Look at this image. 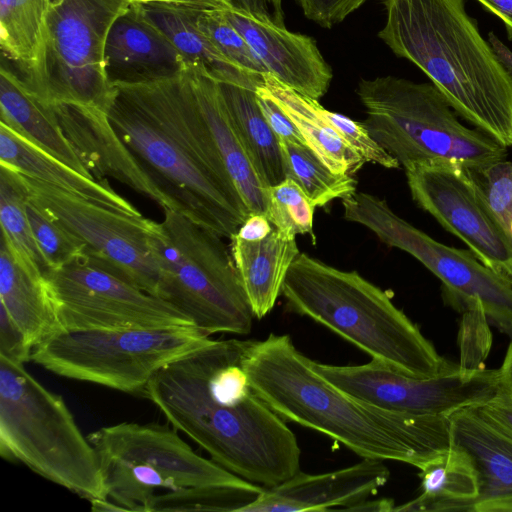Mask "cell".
Instances as JSON below:
<instances>
[{"label":"cell","instance_id":"cell-1","mask_svg":"<svg viewBox=\"0 0 512 512\" xmlns=\"http://www.w3.org/2000/svg\"><path fill=\"white\" fill-rule=\"evenodd\" d=\"M250 343L212 339L162 368L143 397L214 462L269 488L300 471L301 450L285 420L252 390L243 367Z\"/></svg>","mask_w":512,"mask_h":512},{"label":"cell","instance_id":"cell-2","mask_svg":"<svg viewBox=\"0 0 512 512\" xmlns=\"http://www.w3.org/2000/svg\"><path fill=\"white\" fill-rule=\"evenodd\" d=\"M113 88L109 121L169 210L230 240L250 211L213 144L187 70Z\"/></svg>","mask_w":512,"mask_h":512},{"label":"cell","instance_id":"cell-3","mask_svg":"<svg viewBox=\"0 0 512 512\" xmlns=\"http://www.w3.org/2000/svg\"><path fill=\"white\" fill-rule=\"evenodd\" d=\"M243 367L252 390L282 419L325 434L363 459L421 469L450 448L448 416L384 410L344 392L288 335L251 340Z\"/></svg>","mask_w":512,"mask_h":512},{"label":"cell","instance_id":"cell-4","mask_svg":"<svg viewBox=\"0 0 512 512\" xmlns=\"http://www.w3.org/2000/svg\"><path fill=\"white\" fill-rule=\"evenodd\" d=\"M379 38L419 67L455 112L512 146V76L481 36L463 0H382Z\"/></svg>","mask_w":512,"mask_h":512},{"label":"cell","instance_id":"cell-5","mask_svg":"<svg viewBox=\"0 0 512 512\" xmlns=\"http://www.w3.org/2000/svg\"><path fill=\"white\" fill-rule=\"evenodd\" d=\"M288 308L401 373L432 377L459 368L444 359L388 293L357 271L299 253L284 280Z\"/></svg>","mask_w":512,"mask_h":512},{"label":"cell","instance_id":"cell-6","mask_svg":"<svg viewBox=\"0 0 512 512\" xmlns=\"http://www.w3.org/2000/svg\"><path fill=\"white\" fill-rule=\"evenodd\" d=\"M0 454L87 499L108 498L98 454L64 399L0 357Z\"/></svg>","mask_w":512,"mask_h":512},{"label":"cell","instance_id":"cell-7","mask_svg":"<svg viewBox=\"0 0 512 512\" xmlns=\"http://www.w3.org/2000/svg\"><path fill=\"white\" fill-rule=\"evenodd\" d=\"M357 95L368 132L403 168L447 161L476 171L506 158L507 148L464 125L433 83L376 77L361 80Z\"/></svg>","mask_w":512,"mask_h":512},{"label":"cell","instance_id":"cell-8","mask_svg":"<svg viewBox=\"0 0 512 512\" xmlns=\"http://www.w3.org/2000/svg\"><path fill=\"white\" fill-rule=\"evenodd\" d=\"M163 212V220H150L148 228L160 275V298L208 335L250 333L255 316L230 247L221 236L184 215Z\"/></svg>","mask_w":512,"mask_h":512},{"label":"cell","instance_id":"cell-9","mask_svg":"<svg viewBox=\"0 0 512 512\" xmlns=\"http://www.w3.org/2000/svg\"><path fill=\"white\" fill-rule=\"evenodd\" d=\"M127 0H50L37 58L28 66L5 65L45 104L74 103L108 110L114 88L104 69L108 32Z\"/></svg>","mask_w":512,"mask_h":512},{"label":"cell","instance_id":"cell-10","mask_svg":"<svg viewBox=\"0 0 512 512\" xmlns=\"http://www.w3.org/2000/svg\"><path fill=\"white\" fill-rule=\"evenodd\" d=\"M87 437L98 454L107 497L125 511L148 512L159 491L255 484L197 454L168 425L122 422Z\"/></svg>","mask_w":512,"mask_h":512},{"label":"cell","instance_id":"cell-11","mask_svg":"<svg viewBox=\"0 0 512 512\" xmlns=\"http://www.w3.org/2000/svg\"><path fill=\"white\" fill-rule=\"evenodd\" d=\"M193 325L59 331L32 350L31 361L61 377L143 396L165 366L212 339Z\"/></svg>","mask_w":512,"mask_h":512},{"label":"cell","instance_id":"cell-12","mask_svg":"<svg viewBox=\"0 0 512 512\" xmlns=\"http://www.w3.org/2000/svg\"><path fill=\"white\" fill-rule=\"evenodd\" d=\"M344 218L365 226L385 244L403 250L439 278L449 302L460 310L480 302L489 323L512 339V282L471 252L440 243L399 217L372 194L342 199Z\"/></svg>","mask_w":512,"mask_h":512},{"label":"cell","instance_id":"cell-13","mask_svg":"<svg viewBox=\"0 0 512 512\" xmlns=\"http://www.w3.org/2000/svg\"><path fill=\"white\" fill-rule=\"evenodd\" d=\"M45 278L61 331L193 325L166 300L139 289L87 257L51 269Z\"/></svg>","mask_w":512,"mask_h":512},{"label":"cell","instance_id":"cell-14","mask_svg":"<svg viewBox=\"0 0 512 512\" xmlns=\"http://www.w3.org/2000/svg\"><path fill=\"white\" fill-rule=\"evenodd\" d=\"M20 176L29 198L82 242L85 257L160 298V275L148 241L150 219Z\"/></svg>","mask_w":512,"mask_h":512},{"label":"cell","instance_id":"cell-15","mask_svg":"<svg viewBox=\"0 0 512 512\" xmlns=\"http://www.w3.org/2000/svg\"><path fill=\"white\" fill-rule=\"evenodd\" d=\"M316 370L344 392L384 410L449 416L483 404L502 388L499 369H461L432 377L401 373L379 361L355 366L315 362Z\"/></svg>","mask_w":512,"mask_h":512},{"label":"cell","instance_id":"cell-16","mask_svg":"<svg viewBox=\"0 0 512 512\" xmlns=\"http://www.w3.org/2000/svg\"><path fill=\"white\" fill-rule=\"evenodd\" d=\"M415 203L459 238L486 267L512 282V243L464 166L430 161L404 168Z\"/></svg>","mask_w":512,"mask_h":512},{"label":"cell","instance_id":"cell-17","mask_svg":"<svg viewBox=\"0 0 512 512\" xmlns=\"http://www.w3.org/2000/svg\"><path fill=\"white\" fill-rule=\"evenodd\" d=\"M224 13L248 42L267 74L306 97L319 100L326 94L332 71L311 37L287 30L272 17H259L234 8Z\"/></svg>","mask_w":512,"mask_h":512},{"label":"cell","instance_id":"cell-18","mask_svg":"<svg viewBox=\"0 0 512 512\" xmlns=\"http://www.w3.org/2000/svg\"><path fill=\"white\" fill-rule=\"evenodd\" d=\"M58 123L85 169L97 180L111 177L155 201L169 202L112 127L107 112L74 103H52Z\"/></svg>","mask_w":512,"mask_h":512},{"label":"cell","instance_id":"cell-19","mask_svg":"<svg viewBox=\"0 0 512 512\" xmlns=\"http://www.w3.org/2000/svg\"><path fill=\"white\" fill-rule=\"evenodd\" d=\"M390 476L382 460L364 458L352 466L323 474L299 471L290 479L264 490L242 512L327 511L368 499Z\"/></svg>","mask_w":512,"mask_h":512},{"label":"cell","instance_id":"cell-20","mask_svg":"<svg viewBox=\"0 0 512 512\" xmlns=\"http://www.w3.org/2000/svg\"><path fill=\"white\" fill-rule=\"evenodd\" d=\"M104 69L113 88L173 79L188 67L171 41L144 17L139 5L130 4L108 32Z\"/></svg>","mask_w":512,"mask_h":512},{"label":"cell","instance_id":"cell-21","mask_svg":"<svg viewBox=\"0 0 512 512\" xmlns=\"http://www.w3.org/2000/svg\"><path fill=\"white\" fill-rule=\"evenodd\" d=\"M450 446L462 451L476 475L473 512H512V436L474 406L448 416Z\"/></svg>","mask_w":512,"mask_h":512},{"label":"cell","instance_id":"cell-22","mask_svg":"<svg viewBox=\"0 0 512 512\" xmlns=\"http://www.w3.org/2000/svg\"><path fill=\"white\" fill-rule=\"evenodd\" d=\"M135 4V3H134ZM144 17L171 41L188 69L198 70L219 83H231L256 90L264 75L249 73L228 60L200 29L201 9L165 4H138Z\"/></svg>","mask_w":512,"mask_h":512},{"label":"cell","instance_id":"cell-23","mask_svg":"<svg viewBox=\"0 0 512 512\" xmlns=\"http://www.w3.org/2000/svg\"><path fill=\"white\" fill-rule=\"evenodd\" d=\"M231 254L255 318L261 319L281 295L288 270L299 255L296 235L277 228L264 239L247 241L236 234Z\"/></svg>","mask_w":512,"mask_h":512},{"label":"cell","instance_id":"cell-24","mask_svg":"<svg viewBox=\"0 0 512 512\" xmlns=\"http://www.w3.org/2000/svg\"><path fill=\"white\" fill-rule=\"evenodd\" d=\"M0 164L29 178L131 215L141 213L115 192L107 180L88 177L0 123Z\"/></svg>","mask_w":512,"mask_h":512},{"label":"cell","instance_id":"cell-25","mask_svg":"<svg viewBox=\"0 0 512 512\" xmlns=\"http://www.w3.org/2000/svg\"><path fill=\"white\" fill-rule=\"evenodd\" d=\"M187 74L213 144L228 175L250 213L265 214L264 187L252 168L235 132L219 83L195 69H187Z\"/></svg>","mask_w":512,"mask_h":512},{"label":"cell","instance_id":"cell-26","mask_svg":"<svg viewBox=\"0 0 512 512\" xmlns=\"http://www.w3.org/2000/svg\"><path fill=\"white\" fill-rule=\"evenodd\" d=\"M0 123L80 173L93 177L65 137L51 106L31 95L3 64L0 69Z\"/></svg>","mask_w":512,"mask_h":512},{"label":"cell","instance_id":"cell-27","mask_svg":"<svg viewBox=\"0 0 512 512\" xmlns=\"http://www.w3.org/2000/svg\"><path fill=\"white\" fill-rule=\"evenodd\" d=\"M0 302L34 348L61 331L45 276L19 264L1 240Z\"/></svg>","mask_w":512,"mask_h":512},{"label":"cell","instance_id":"cell-28","mask_svg":"<svg viewBox=\"0 0 512 512\" xmlns=\"http://www.w3.org/2000/svg\"><path fill=\"white\" fill-rule=\"evenodd\" d=\"M265 92L292 120L306 145L333 172L354 175L365 164L322 115L318 100L306 97L264 74Z\"/></svg>","mask_w":512,"mask_h":512},{"label":"cell","instance_id":"cell-29","mask_svg":"<svg viewBox=\"0 0 512 512\" xmlns=\"http://www.w3.org/2000/svg\"><path fill=\"white\" fill-rule=\"evenodd\" d=\"M219 88L239 141L264 189L280 183L286 178L282 149L259 107L256 90L231 83H219Z\"/></svg>","mask_w":512,"mask_h":512},{"label":"cell","instance_id":"cell-30","mask_svg":"<svg viewBox=\"0 0 512 512\" xmlns=\"http://www.w3.org/2000/svg\"><path fill=\"white\" fill-rule=\"evenodd\" d=\"M419 470L421 494L394 511H471L477 481L462 451L450 446Z\"/></svg>","mask_w":512,"mask_h":512},{"label":"cell","instance_id":"cell-31","mask_svg":"<svg viewBox=\"0 0 512 512\" xmlns=\"http://www.w3.org/2000/svg\"><path fill=\"white\" fill-rule=\"evenodd\" d=\"M27 200L28 192L20 174L0 164L1 240L19 264L30 272L45 276L49 267L32 232Z\"/></svg>","mask_w":512,"mask_h":512},{"label":"cell","instance_id":"cell-32","mask_svg":"<svg viewBox=\"0 0 512 512\" xmlns=\"http://www.w3.org/2000/svg\"><path fill=\"white\" fill-rule=\"evenodd\" d=\"M50 0H0V45L11 67L37 58Z\"/></svg>","mask_w":512,"mask_h":512},{"label":"cell","instance_id":"cell-33","mask_svg":"<svg viewBox=\"0 0 512 512\" xmlns=\"http://www.w3.org/2000/svg\"><path fill=\"white\" fill-rule=\"evenodd\" d=\"M286 178L295 181L315 207H324L357 190L353 175L330 170L306 145L279 141Z\"/></svg>","mask_w":512,"mask_h":512},{"label":"cell","instance_id":"cell-34","mask_svg":"<svg viewBox=\"0 0 512 512\" xmlns=\"http://www.w3.org/2000/svg\"><path fill=\"white\" fill-rule=\"evenodd\" d=\"M265 487L253 484L202 485L157 494L148 512L162 511H239L252 503Z\"/></svg>","mask_w":512,"mask_h":512},{"label":"cell","instance_id":"cell-35","mask_svg":"<svg viewBox=\"0 0 512 512\" xmlns=\"http://www.w3.org/2000/svg\"><path fill=\"white\" fill-rule=\"evenodd\" d=\"M265 215L272 225L286 233L313 236L315 206L300 186L290 178L264 189Z\"/></svg>","mask_w":512,"mask_h":512},{"label":"cell","instance_id":"cell-36","mask_svg":"<svg viewBox=\"0 0 512 512\" xmlns=\"http://www.w3.org/2000/svg\"><path fill=\"white\" fill-rule=\"evenodd\" d=\"M27 214L37 246L49 270L60 268L80 257H85L82 242L49 215L29 196Z\"/></svg>","mask_w":512,"mask_h":512},{"label":"cell","instance_id":"cell-37","mask_svg":"<svg viewBox=\"0 0 512 512\" xmlns=\"http://www.w3.org/2000/svg\"><path fill=\"white\" fill-rule=\"evenodd\" d=\"M197 22L228 60L249 73L261 76L267 74L248 42L227 19L224 10H200Z\"/></svg>","mask_w":512,"mask_h":512},{"label":"cell","instance_id":"cell-38","mask_svg":"<svg viewBox=\"0 0 512 512\" xmlns=\"http://www.w3.org/2000/svg\"><path fill=\"white\" fill-rule=\"evenodd\" d=\"M492 214L512 243V162L471 170Z\"/></svg>","mask_w":512,"mask_h":512},{"label":"cell","instance_id":"cell-39","mask_svg":"<svg viewBox=\"0 0 512 512\" xmlns=\"http://www.w3.org/2000/svg\"><path fill=\"white\" fill-rule=\"evenodd\" d=\"M321 112L330 125L362 157L365 163L372 162L389 169L400 167L398 161L372 138L363 122L354 121L324 107H321Z\"/></svg>","mask_w":512,"mask_h":512},{"label":"cell","instance_id":"cell-40","mask_svg":"<svg viewBox=\"0 0 512 512\" xmlns=\"http://www.w3.org/2000/svg\"><path fill=\"white\" fill-rule=\"evenodd\" d=\"M304 15L324 28L342 22L367 0H295Z\"/></svg>","mask_w":512,"mask_h":512},{"label":"cell","instance_id":"cell-41","mask_svg":"<svg viewBox=\"0 0 512 512\" xmlns=\"http://www.w3.org/2000/svg\"><path fill=\"white\" fill-rule=\"evenodd\" d=\"M33 347L28 343L21 329L8 315L6 310L0 308V357L14 363L24 365L31 360Z\"/></svg>","mask_w":512,"mask_h":512},{"label":"cell","instance_id":"cell-42","mask_svg":"<svg viewBox=\"0 0 512 512\" xmlns=\"http://www.w3.org/2000/svg\"><path fill=\"white\" fill-rule=\"evenodd\" d=\"M262 85L256 89L257 102L268 125L277 136L279 141H287L306 145L301 133L295 124L277 105V103L265 92Z\"/></svg>","mask_w":512,"mask_h":512},{"label":"cell","instance_id":"cell-43","mask_svg":"<svg viewBox=\"0 0 512 512\" xmlns=\"http://www.w3.org/2000/svg\"><path fill=\"white\" fill-rule=\"evenodd\" d=\"M474 407L512 436V394L503 386L495 397Z\"/></svg>","mask_w":512,"mask_h":512},{"label":"cell","instance_id":"cell-44","mask_svg":"<svg viewBox=\"0 0 512 512\" xmlns=\"http://www.w3.org/2000/svg\"><path fill=\"white\" fill-rule=\"evenodd\" d=\"M274 226L263 213H249L239 227L236 235L247 241H259L266 238Z\"/></svg>","mask_w":512,"mask_h":512},{"label":"cell","instance_id":"cell-45","mask_svg":"<svg viewBox=\"0 0 512 512\" xmlns=\"http://www.w3.org/2000/svg\"><path fill=\"white\" fill-rule=\"evenodd\" d=\"M131 4L165 3L201 10H227L233 8L228 0H127Z\"/></svg>","mask_w":512,"mask_h":512},{"label":"cell","instance_id":"cell-46","mask_svg":"<svg viewBox=\"0 0 512 512\" xmlns=\"http://www.w3.org/2000/svg\"><path fill=\"white\" fill-rule=\"evenodd\" d=\"M477 1L504 22L508 37L512 40V0Z\"/></svg>","mask_w":512,"mask_h":512},{"label":"cell","instance_id":"cell-47","mask_svg":"<svg viewBox=\"0 0 512 512\" xmlns=\"http://www.w3.org/2000/svg\"><path fill=\"white\" fill-rule=\"evenodd\" d=\"M488 42L498 61L512 76V51L493 32L489 33Z\"/></svg>","mask_w":512,"mask_h":512},{"label":"cell","instance_id":"cell-48","mask_svg":"<svg viewBox=\"0 0 512 512\" xmlns=\"http://www.w3.org/2000/svg\"><path fill=\"white\" fill-rule=\"evenodd\" d=\"M234 9L259 17H271L266 0H228Z\"/></svg>","mask_w":512,"mask_h":512},{"label":"cell","instance_id":"cell-49","mask_svg":"<svg viewBox=\"0 0 512 512\" xmlns=\"http://www.w3.org/2000/svg\"><path fill=\"white\" fill-rule=\"evenodd\" d=\"M395 503L393 499L381 498L376 500H363L347 510L350 511H369V512H388L394 511Z\"/></svg>","mask_w":512,"mask_h":512},{"label":"cell","instance_id":"cell-50","mask_svg":"<svg viewBox=\"0 0 512 512\" xmlns=\"http://www.w3.org/2000/svg\"><path fill=\"white\" fill-rule=\"evenodd\" d=\"M502 386L512 394V340L507 348L503 363L499 368Z\"/></svg>","mask_w":512,"mask_h":512},{"label":"cell","instance_id":"cell-51","mask_svg":"<svg viewBox=\"0 0 512 512\" xmlns=\"http://www.w3.org/2000/svg\"><path fill=\"white\" fill-rule=\"evenodd\" d=\"M108 499L109 498H97L90 500L91 509L96 512L125 511L122 506Z\"/></svg>","mask_w":512,"mask_h":512},{"label":"cell","instance_id":"cell-52","mask_svg":"<svg viewBox=\"0 0 512 512\" xmlns=\"http://www.w3.org/2000/svg\"><path fill=\"white\" fill-rule=\"evenodd\" d=\"M267 3L273 9V20L279 24L284 26V13L282 9V0H266Z\"/></svg>","mask_w":512,"mask_h":512}]
</instances>
